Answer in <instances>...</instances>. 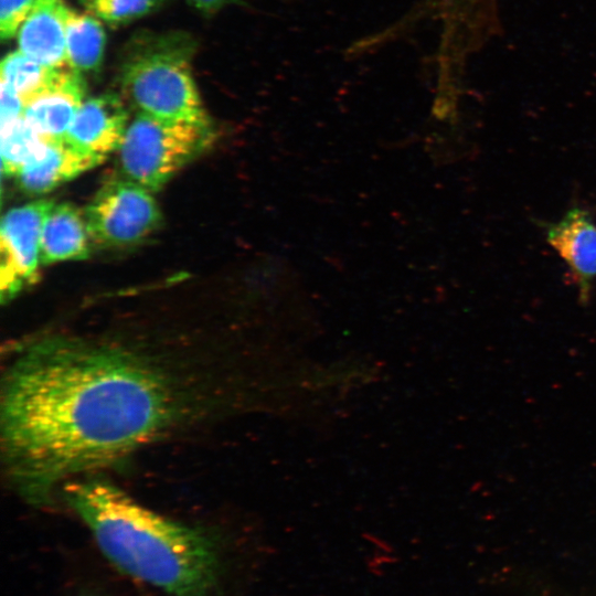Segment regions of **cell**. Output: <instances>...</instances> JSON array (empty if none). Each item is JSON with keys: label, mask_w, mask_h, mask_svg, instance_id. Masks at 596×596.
<instances>
[{"label": "cell", "mask_w": 596, "mask_h": 596, "mask_svg": "<svg viewBox=\"0 0 596 596\" xmlns=\"http://www.w3.org/2000/svg\"><path fill=\"white\" fill-rule=\"evenodd\" d=\"M212 353L54 336L10 353L0 394L2 467L14 491L49 503L71 479L215 415Z\"/></svg>", "instance_id": "6da1fadb"}, {"label": "cell", "mask_w": 596, "mask_h": 596, "mask_svg": "<svg viewBox=\"0 0 596 596\" xmlns=\"http://www.w3.org/2000/svg\"><path fill=\"white\" fill-rule=\"evenodd\" d=\"M60 492L121 573L169 596H212L221 554L210 531L147 508L97 472L68 480Z\"/></svg>", "instance_id": "7a4b0ae2"}, {"label": "cell", "mask_w": 596, "mask_h": 596, "mask_svg": "<svg viewBox=\"0 0 596 596\" xmlns=\"http://www.w3.org/2000/svg\"><path fill=\"white\" fill-rule=\"evenodd\" d=\"M194 39L179 31L140 33L127 44L118 79L139 114L210 124L192 74Z\"/></svg>", "instance_id": "3957f363"}, {"label": "cell", "mask_w": 596, "mask_h": 596, "mask_svg": "<svg viewBox=\"0 0 596 596\" xmlns=\"http://www.w3.org/2000/svg\"><path fill=\"white\" fill-rule=\"evenodd\" d=\"M212 140L210 124L137 114L118 148L124 178L157 191Z\"/></svg>", "instance_id": "277c9868"}, {"label": "cell", "mask_w": 596, "mask_h": 596, "mask_svg": "<svg viewBox=\"0 0 596 596\" xmlns=\"http://www.w3.org/2000/svg\"><path fill=\"white\" fill-rule=\"evenodd\" d=\"M84 215L91 241L105 247L140 243L158 227L161 220L150 191L126 178L106 182Z\"/></svg>", "instance_id": "5b68a950"}, {"label": "cell", "mask_w": 596, "mask_h": 596, "mask_svg": "<svg viewBox=\"0 0 596 596\" xmlns=\"http://www.w3.org/2000/svg\"><path fill=\"white\" fill-rule=\"evenodd\" d=\"M53 206L39 200L8 211L0 226V291L2 300L14 297L35 280L40 260L41 232Z\"/></svg>", "instance_id": "8992f818"}, {"label": "cell", "mask_w": 596, "mask_h": 596, "mask_svg": "<svg viewBox=\"0 0 596 596\" xmlns=\"http://www.w3.org/2000/svg\"><path fill=\"white\" fill-rule=\"evenodd\" d=\"M128 125L123 98L102 94L83 102L64 138L77 150L105 160L120 147Z\"/></svg>", "instance_id": "52a82bcc"}, {"label": "cell", "mask_w": 596, "mask_h": 596, "mask_svg": "<svg viewBox=\"0 0 596 596\" xmlns=\"http://www.w3.org/2000/svg\"><path fill=\"white\" fill-rule=\"evenodd\" d=\"M85 87L77 71L56 68L46 87L24 104L23 118L44 139L64 138L85 100Z\"/></svg>", "instance_id": "ba28073f"}, {"label": "cell", "mask_w": 596, "mask_h": 596, "mask_svg": "<svg viewBox=\"0 0 596 596\" xmlns=\"http://www.w3.org/2000/svg\"><path fill=\"white\" fill-rule=\"evenodd\" d=\"M546 240L571 269L581 300L587 301L596 278V224L589 213L577 206L570 209L547 226Z\"/></svg>", "instance_id": "9c48e42d"}, {"label": "cell", "mask_w": 596, "mask_h": 596, "mask_svg": "<svg viewBox=\"0 0 596 596\" xmlns=\"http://www.w3.org/2000/svg\"><path fill=\"white\" fill-rule=\"evenodd\" d=\"M68 10L63 0H36L18 32L19 50L50 68L68 66L66 58Z\"/></svg>", "instance_id": "30bf717a"}, {"label": "cell", "mask_w": 596, "mask_h": 596, "mask_svg": "<svg viewBox=\"0 0 596 596\" xmlns=\"http://www.w3.org/2000/svg\"><path fill=\"white\" fill-rule=\"evenodd\" d=\"M104 159L77 150L65 138L45 139L41 149L17 174L20 187L34 194L49 192Z\"/></svg>", "instance_id": "8fae6325"}, {"label": "cell", "mask_w": 596, "mask_h": 596, "mask_svg": "<svg viewBox=\"0 0 596 596\" xmlns=\"http://www.w3.org/2000/svg\"><path fill=\"white\" fill-rule=\"evenodd\" d=\"M89 241L84 213L71 203L53 204L42 225L41 264L86 258Z\"/></svg>", "instance_id": "7c38bea8"}, {"label": "cell", "mask_w": 596, "mask_h": 596, "mask_svg": "<svg viewBox=\"0 0 596 596\" xmlns=\"http://www.w3.org/2000/svg\"><path fill=\"white\" fill-rule=\"evenodd\" d=\"M106 34L98 19L68 10L66 21L67 65L78 73L97 71L103 62Z\"/></svg>", "instance_id": "4fadbf2b"}, {"label": "cell", "mask_w": 596, "mask_h": 596, "mask_svg": "<svg viewBox=\"0 0 596 596\" xmlns=\"http://www.w3.org/2000/svg\"><path fill=\"white\" fill-rule=\"evenodd\" d=\"M56 68H50L20 50L8 53L1 61V82L13 88L25 104L40 93L53 77Z\"/></svg>", "instance_id": "5bb4252c"}, {"label": "cell", "mask_w": 596, "mask_h": 596, "mask_svg": "<svg viewBox=\"0 0 596 596\" xmlns=\"http://www.w3.org/2000/svg\"><path fill=\"white\" fill-rule=\"evenodd\" d=\"M44 141L23 116L1 126L2 171L17 175Z\"/></svg>", "instance_id": "9a60e30c"}, {"label": "cell", "mask_w": 596, "mask_h": 596, "mask_svg": "<svg viewBox=\"0 0 596 596\" xmlns=\"http://www.w3.org/2000/svg\"><path fill=\"white\" fill-rule=\"evenodd\" d=\"M162 0H84L88 11L96 18L121 24L141 18L157 9Z\"/></svg>", "instance_id": "2e32d148"}, {"label": "cell", "mask_w": 596, "mask_h": 596, "mask_svg": "<svg viewBox=\"0 0 596 596\" xmlns=\"http://www.w3.org/2000/svg\"><path fill=\"white\" fill-rule=\"evenodd\" d=\"M36 0H0V36L13 38L31 13Z\"/></svg>", "instance_id": "e0dca14e"}, {"label": "cell", "mask_w": 596, "mask_h": 596, "mask_svg": "<svg viewBox=\"0 0 596 596\" xmlns=\"http://www.w3.org/2000/svg\"><path fill=\"white\" fill-rule=\"evenodd\" d=\"M24 103L19 94L6 83L1 82V126L23 116Z\"/></svg>", "instance_id": "ac0fdd59"}, {"label": "cell", "mask_w": 596, "mask_h": 596, "mask_svg": "<svg viewBox=\"0 0 596 596\" xmlns=\"http://www.w3.org/2000/svg\"><path fill=\"white\" fill-rule=\"evenodd\" d=\"M188 1L196 9L206 13H212L222 9L223 7L228 4L232 0H188Z\"/></svg>", "instance_id": "d6986e66"}, {"label": "cell", "mask_w": 596, "mask_h": 596, "mask_svg": "<svg viewBox=\"0 0 596 596\" xmlns=\"http://www.w3.org/2000/svg\"><path fill=\"white\" fill-rule=\"evenodd\" d=\"M85 596H97V595H92V594H89V595H85Z\"/></svg>", "instance_id": "ffe728a7"}]
</instances>
